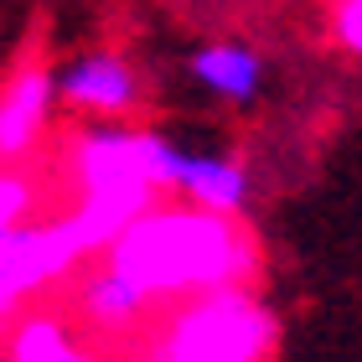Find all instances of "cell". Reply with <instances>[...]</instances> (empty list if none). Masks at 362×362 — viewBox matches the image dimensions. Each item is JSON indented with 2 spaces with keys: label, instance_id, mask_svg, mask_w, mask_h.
<instances>
[{
  "label": "cell",
  "instance_id": "obj_1",
  "mask_svg": "<svg viewBox=\"0 0 362 362\" xmlns=\"http://www.w3.org/2000/svg\"><path fill=\"white\" fill-rule=\"evenodd\" d=\"M151 300H197L212 290H249L259 274V243L238 218L202 207H151L104 254Z\"/></svg>",
  "mask_w": 362,
  "mask_h": 362
},
{
  "label": "cell",
  "instance_id": "obj_2",
  "mask_svg": "<svg viewBox=\"0 0 362 362\" xmlns=\"http://www.w3.org/2000/svg\"><path fill=\"white\" fill-rule=\"evenodd\" d=\"M274 310L254 290H212L171 310L156 337V362H264L274 352Z\"/></svg>",
  "mask_w": 362,
  "mask_h": 362
},
{
  "label": "cell",
  "instance_id": "obj_3",
  "mask_svg": "<svg viewBox=\"0 0 362 362\" xmlns=\"http://www.w3.org/2000/svg\"><path fill=\"white\" fill-rule=\"evenodd\" d=\"M156 129L135 124H83L68 135V176L78 197H109V202H140L160 207V176H156Z\"/></svg>",
  "mask_w": 362,
  "mask_h": 362
},
{
  "label": "cell",
  "instance_id": "obj_4",
  "mask_svg": "<svg viewBox=\"0 0 362 362\" xmlns=\"http://www.w3.org/2000/svg\"><path fill=\"white\" fill-rule=\"evenodd\" d=\"M78 264H83V249H78L68 218L16 228L0 243V321L26 316V305L52 285H62Z\"/></svg>",
  "mask_w": 362,
  "mask_h": 362
},
{
  "label": "cell",
  "instance_id": "obj_5",
  "mask_svg": "<svg viewBox=\"0 0 362 362\" xmlns=\"http://www.w3.org/2000/svg\"><path fill=\"white\" fill-rule=\"evenodd\" d=\"M156 176H160V192L181 197L187 207H202V212H223V218H238L249 207V166L233 156V151H212V145H181L160 135L156 145Z\"/></svg>",
  "mask_w": 362,
  "mask_h": 362
},
{
  "label": "cell",
  "instance_id": "obj_6",
  "mask_svg": "<svg viewBox=\"0 0 362 362\" xmlns=\"http://www.w3.org/2000/svg\"><path fill=\"white\" fill-rule=\"evenodd\" d=\"M57 104V73L42 57H21L0 83V166H21L47 135Z\"/></svg>",
  "mask_w": 362,
  "mask_h": 362
},
{
  "label": "cell",
  "instance_id": "obj_7",
  "mask_svg": "<svg viewBox=\"0 0 362 362\" xmlns=\"http://www.w3.org/2000/svg\"><path fill=\"white\" fill-rule=\"evenodd\" d=\"M57 98L83 119H119L140 104V73L119 52H83L57 68Z\"/></svg>",
  "mask_w": 362,
  "mask_h": 362
},
{
  "label": "cell",
  "instance_id": "obj_8",
  "mask_svg": "<svg viewBox=\"0 0 362 362\" xmlns=\"http://www.w3.org/2000/svg\"><path fill=\"white\" fill-rule=\"evenodd\" d=\"M187 73H192V83L212 93V98H223V104H254L259 93H264V57L254 52L249 42H207V47H197V52L187 57Z\"/></svg>",
  "mask_w": 362,
  "mask_h": 362
},
{
  "label": "cell",
  "instance_id": "obj_9",
  "mask_svg": "<svg viewBox=\"0 0 362 362\" xmlns=\"http://www.w3.org/2000/svg\"><path fill=\"white\" fill-rule=\"evenodd\" d=\"M151 305H156L151 295H145L135 279H124L109 259L78 279V316H83L93 332H129V326L145 321Z\"/></svg>",
  "mask_w": 362,
  "mask_h": 362
},
{
  "label": "cell",
  "instance_id": "obj_10",
  "mask_svg": "<svg viewBox=\"0 0 362 362\" xmlns=\"http://www.w3.org/2000/svg\"><path fill=\"white\" fill-rule=\"evenodd\" d=\"M78 347L68 321L57 310H26L11 321L6 337V362H68V352Z\"/></svg>",
  "mask_w": 362,
  "mask_h": 362
},
{
  "label": "cell",
  "instance_id": "obj_11",
  "mask_svg": "<svg viewBox=\"0 0 362 362\" xmlns=\"http://www.w3.org/2000/svg\"><path fill=\"white\" fill-rule=\"evenodd\" d=\"M31 207H37V181L16 166H0V243H6L16 228L31 223Z\"/></svg>",
  "mask_w": 362,
  "mask_h": 362
},
{
  "label": "cell",
  "instance_id": "obj_12",
  "mask_svg": "<svg viewBox=\"0 0 362 362\" xmlns=\"http://www.w3.org/2000/svg\"><path fill=\"white\" fill-rule=\"evenodd\" d=\"M332 37L341 42V52L362 57V0H337L332 6Z\"/></svg>",
  "mask_w": 362,
  "mask_h": 362
},
{
  "label": "cell",
  "instance_id": "obj_13",
  "mask_svg": "<svg viewBox=\"0 0 362 362\" xmlns=\"http://www.w3.org/2000/svg\"><path fill=\"white\" fill-rule=\"evenodd\" d=\"M68 362H98V357H93V352H83V347H73V352H68Z\"/></svg>",
  "mask_w": 362,
  "mask_h": 362
},
{
  "label": "cell",
  "instance_id": "obj_14",
  "mask_svg": "<svg viewBox=\"0 0 362 362\" xmlns=\"http://www.w3.org/2000/svg\"><path fill=\"white\" fill-rule=\"evenodd\" d=\"M145 362H156V357H145Z\"/></svg>",
  "mask_w": 362,
  "mask_h": 362
}]
</instances>
